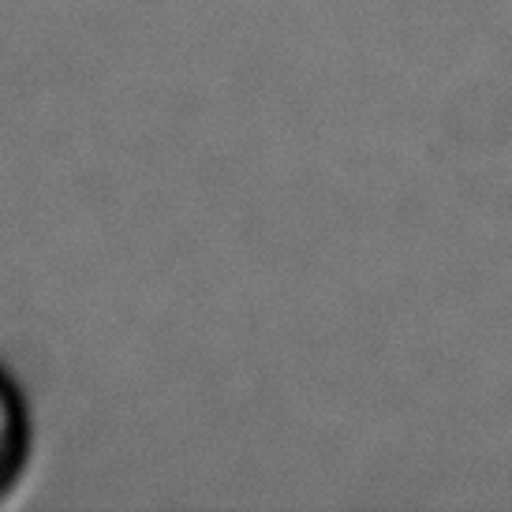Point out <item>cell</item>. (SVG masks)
Wrapping results in <instances>:
<instances>
[{
  "mask_svg": "<svg viewBox=\"0 0 512 512\" xmlns=\"http://www.w3.org/2000/svg\"><path fill=\"white\" fill-rule=\"evenodd\" d=\"M8 438H12V415H8V404L0 397V456L8 449Z\"/></svg>",
  "mask_w": 512,
  "mask_h": 512,
  "instance_id": "obj_1",
  "label": "cell"
}]
</instances>
